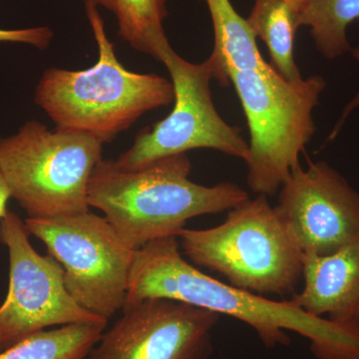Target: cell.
I'll return each instance as SVG.
<instances>
[{"mask_svg":"<svg viewBox=\"0 0 359 359\" xmlns=\"http://www.w3.org/2000/svg\"><path fill=\"white\" fill-rule=\"evenodd\" d=\"M358 18L359 0H309L299 13V25L308 26L323 57L335 59L351 51L346 29Z\"/></svg>","mask_w":359,"mask_h":359,"instance_id":"cell-17","label":"cell"},{"mask_svg":"<svg viewBox=\"0 0 359 359\" xmlns=\"http://www.w3.org/2000/svg\"><path fill=\"white\" fill-rule=\"evenodd\" d=\"M111 11L118 23V34L125 42L157 61L171 48L164 22L165 0H111Z\"/></svg>","mask_w":359,"mask_h":359,"instance_id":"cell-16","label":"cell"},{"mask_svg":"<svg viewBox=\"0 0 359 359\" xmlns=\"http://www.w3.org/2000/svg\"><path fill=\"white\" fill-rule=\"evenodd\" d=\"M54 33L47 26L21 28V29H2L0 28V43L30 45L39 49L48 48Z\"/></svg>","mask_w":359,"mask_h":359,"instance_id":"cell-18","label":"cell"},{"mask_svg":"<svg viewBox=\"0 0 359 359\" xmlns=\"http://www.w3.org/2000/svg\"><path fill=\"white\" fill-rule=\"evenodd\" d=\"M2 351V348H1V346H0V351Z\"/></svg>","mask_w":359,"mask_h":359,"instance_id":"cell-23","label":"cell"},{"mask_svg":"<svg viewBox=\"0 0 359 359\" xmlns=\"http://www.w3.org/2000/svg\"><path fill=\"white\" fill-rule=\"evenodd\" d=\"M214 28L215 44L211 63L215 79L226 86L231 71L261 69L268 63L262 57L247 20L243 18L231 0H205Z\"/></svg>","mask_w":359,"mask_h":359,"instance_id":"cell-13","label":"cell"},{"mask_svg":"<svg viewBox=\"0 0 359 359\" xmlns=\"http://www.w3.org/2000/svg\"><path fill=\"white\" fill-rule=\"evenodd\" d=\"M304 287L289 301L311 316L359 325V241L332 255H302Z\"/></svg>","mask_w":359,"mask_h":359,"instance_id":"cell-12","label":"cell"},{"mask_svg":"<svg viewBox=\"0 0 359 359\" xmlns=\"http://www.w3.org/2000/svg\"><path fill=\"white\" fill-rule=\"evenodd\" d=\"M102 152L93 137L30 120L0 138V172L28 218L82 214L89 211V182Z\"/></svg>","mask_w":359,"mask_h":359,"instance_id":"cell-6","label":"cell"},{"mask_svg":"<svg viewBox=\"0 0 359 359\" xmlns=\"http://www.w3.org/2000/svg\"><path fill=\"white\" fill-rule=\"evenodd\" d=\"M275 210L302 255L327 256L359 241V193L325 161L294 170Z\"/></svg>","mask_w":359,"mask_h":359,"instance_id":"cell-11","label":"cell"},{"mask_svg":"<svg viewBox=\"0 0 359 359\" xmlns=\"http://www.w3.org/2000/svg\"><path fill=\"white\" fill-rule=\"evenodd\" d=\"M107 323H76L41 330L0 351V359H85Z\"/></svg>","mask_w":359,"mask_h":359,"instance_id":"cell-15","label":"cell"},{"mask_svg":"<svg viewBox=\"0 0 359 359\" xmlns=\"http://www.w3.org/2000/svg\"><path fill=\"white\" fill-rule=\"evenodd\" d=\"M287 1L292 4V6H294V8H297V11H299V13H301L302 9L309 4V0H287Z\"/></svg>","mask_w":359,"mask_h":359,"instance_id":"cell-21","label":"cell"},{"mask_svg":"<svg viewBox=\"0 0 359 359\" xmlns=\"http://www.w3.org/2000/svg\"><path fill=\"white\" fill-rule=\"evenodd\" d=\"M179 238H158L136 250L125 306L147 299L185 302L243 321L268 348L287 346V330L306 337L318 359H359V325H342L311 316L287 301L221 282L187 262Z\"/></svg>","mask_w":359,"mask_h":359,"instance_id":"cell-1","label":"cell"},{"mask_svg":"<svg viewBox=\"0 0 359 359\" xmlns=\"http://www.w3.org/2000/svg\"><path fill=\"white\" fill-rule=\"evenodd\" d=\"M89 1L93 2L97 6H103L108 11H111V0H89Z\"/></svg>","mask_w":359,"mask_h":359,"instance_id":"cell-22","label":"cell"},{"mask_svg":"<svg viewBox=\"0 0 359 359\" xmlns=\"http://www.w3.org/2000/svg\"><path fill=\"white\" fill-rule=\"evenodd\" d=\"M97 7L85 0L98 60L84 70H45L35 90V103L56 129L88 135L104 145L141 116L173 103L175 95L173 83L166 78L133 72L121 65Z\"/></svg>","mask_w":359,"mask_h":359,"instance_id":"cell-3","label":"cell"},{"mask_svg":"<svg viewBox=\"0 0 359 359\" xmlns=\"http://www.w3.org/2000/svg\"><path fill=\"white\" fill-rule=\"evenodd\" d=\"M351 53L353 54V57L355 58L359 63V47H358V48L351 49ZM358 106H359V91L358 93L356 94L355 97H354L353 100H351L348 105L346 106V109L344 110V113H342V116L340 117L339 121L337 122V124L335 125L334 130H332L334 133H339L340 129H341V127L344 126L346 118L348 117L349 114H351V111H353L354 108L358 107Z\"/></svg>","mask_w":359,"mask_h":359,"instance_id":"cell-19","label":"cell"},{"mask_svg":"<svg viewBox=\"0 0 359 359\" xmlns=\"http://www.w3.org/2000/svg\"><path fill=\"white\" fill-rule=\"evenodd\" d=\"M0 243L9 257L8 292L0 306L2 351L46 327L108 323L72 299L62 266L33 249L25 223L13 212L0 219Z\"/></svg>","mask_w":359,"mask_h":359,"instance_id":"cell-9","label":"cell"},{"mask_svg":"<svg viewBox=\"0 0 359 359\" xmlns=\"http://www.w3.org/2000/svg\"><path fill=\"white\" fill-rule=\"evenodd\" d=\"M161 62L173 83V110L153 126L142 129L131 148L114 160L115 164L129 171L202 148L247 160L249 143L240 128L224 121L212 102L211 81L215 77L210 61L189 62L171 47Z\"/></svg>","mask_w":359,"mask_h":359,"instance_id":"cell-8","label":"cell"},{"mask_svg":"<svg viewBox=\"0 0 359 359\" xmlns=\"http://www.w3.org/2000/svg\"><path fill=\"white\" fill-rule=\"evenodd\" d=\"M230 81L242 103L250 129L247 182L259 195H276L299 164L316 132L313 109L325 88L313 75L285 79L271 65L231 71Z\"/></svg>","mask_w":359,"mask_h":359,"instance_id":"cell-5","label":"cell"},{"mask_svg":"<svg viewBox=\"0 0 359 359\" xmlns=\"http://www.w3.org/2000/svg\"><path fill=\"white\" fill-rule=\"evenodd\" d=\"M25 223L62 266L66 289L81 308L106 320L122 311L136 250L105 217L88 211Z\"/></svg>","mask_w":359,"mask_h":359,"instance_id":"cell-7","label":"cell"},{"mask_svg":"<svg viewBox=\"0 0 359 359\" xmlns=\"http://www.w3.org/2000/svg\"><path fill=\"white\" fill-rule=\"evenodd\" d=\"M177 238L194 266L216 271L238 289L292 297L302 280V252L266 196L236 205L219 226L184 229Z\"/></svg>","mask_w":359,"mask_h":359,"instance_id":"cell-4","label":"cell"},{"mask_svg":"<svg viewBox=\"0 0 359 359\" xmlns=\"http://www.w3.org/2000/svg\"><path fill=\"white\" fill-rule=\"evenodd\" d=\"M187 154L169 156L136 170H123L114 160L98 163L88 187V204L103 212L132 249L178 237L196 217L230 211L250 199L237 184L204 186L189 179Z\"/></svg>","mask_w":359,"mask_h":359,"instance_id":"cell-2","label":"cell"},{"mask_svg":"<svg viewBox=\"0 0 359 359\" xmlns=\"http://www.w3.org/2000/svg\"><path fill=\"white\" fill-rule=\"evenodd\" d=\"M247 21L268 47L271 67L289 81L302 80L294 54L299 11L287 0H255Z\"/></svg>","mask_w":359,"mask_h":359,"instance_id":"cell-14","label":"cell"},{"mask_svg":"<svg viewBox=\"0 0 359 359\" xmlns=\"http://www.w3.org/2000/svg\"><path fill=\"white\" fill-rule=\"evenodd\" d=\"M11 192L1 172H0V219L6 216L7 211V203L11 199Z\"/></svg>","mask_w":359,"mask_h":359,"instance_id":"cell-20","label":"cell"},{"mask_svg":"<svg viewBox=\"0 0 359 359\" xmlns=\"http://www.w3.org/2000/svg\"><path fill=\"white\" fill-rule=\"evenodd\" d=\"M121 311L89 359H210L214 353L219 313L167 299H143Z\"/></svg>","mask_w":359,"mask_h":359,"instance_id":"cell-10","label":"cell"}]
</instances>
